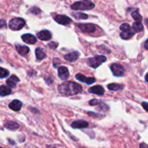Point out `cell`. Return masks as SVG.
I'll use <instances>...</instances> for the list:
<instances>
[{"label": "cell", "instance_id": "d6a6232c", "mask_svg": "<svg viewBox=\"0 0 148 148\" xmlns=\"http://www.w3.org/2000/svg\"><path fill=\"white\" fill-rule=\"evenodd\" d=\"M142 105L144 107V109L146 110V111H147V109H148V103L146 102H143V103H142Z\"/></svg>", "mask_w": 148, "mask_h": 148}, {"label": "cell", "instance_id": "277c9868", "mask_svg": "<svg viewBox=\"0 0 148 148\" xmlns=\"http://www.w3.org/2000/svg\"><path fill=\"white\" fill-rule=\"evenodd\" d=\"M25 26V20L22 17H14L9 23V28L12 30H20Z\"/></svg>", "mask_w": 148, "mask_h": 148}, {"label": "cell", "instance_id": "83f0119b", "mask_svg": "<svg viewBox=\"0 0 148 148\" xmlns=\"http://www.w3.org/2000/svg\"><path fill=\"white\" fill-rule=\"evenodd\" d=\"M120 29L121 31H128V30H131V26L128 23H123L120 26Z\"/></svg>", "mask_w": 148, "mask_h": 148}, {"label": "cell", "instance_id": "8fae6325", "mask_svg": "<svg viewBox=\"0 0 148 148\" xmlns=\"http://www.w3.org/2000/svg\"><path fill=\"white\" fill-rule=\"evenodd\" d=\"M88 126H89L88 122L83 120H75L71 123V126L73 129H85V128H88Z\"/></svg>", "mask_w": 148, "mask_h": 148}, {"label": "cell", "instance_id": "1f68e13d", "mask_svg": "<svg viewBox=\"0 0 148 148\" xmlns=\"http://www.w3.org/2000/svg\"><path fill=\"white\" fill-rule=\"evenodd\" d=\"M88 114H89V115L95 116V117H101V114H97V113H92V112H88Z\"/></svg>", "mask_w": 148, "mask_h": 148}, {"label": "cell", "instance_id": "4dcf8cb0", "mask_svg": "<svg viewBox=\"0 0 148 148\" xmlns=\"http://www.w3.org/2000/svg\"><path fill=\"white\" fill-rule=\"evenodd\" d=\"M7 26V23H6V20L4 19H0V29L1 28H4Z\"/></svg>", "mask_w": 148, "mask_h": 148}, {"label": "cell", "instance_id": "d4e9b609", "mask_svg": "<svg viewBox=\"0 0 148 148\" xmlns=\"http://www.w3.org/2000/svg\"><path fill=\"white\" fill-rule=\"evenodd\" d=\"M132 28L134 29V30L137 33H139V32H141L142 30H143V25L142 23H137V22H135V23H133L132 25Z\"/></svg>", "mask_w": 148, "mask_h": 148}, {"label": "cell", "instance_id": "4316f807", "mask_svg": "<svg viewBox=\"0 0 148 148\" xmlns=\"http://www.w3.org/2000/svg\"><path fill=\"white\" fill-rule=\"evenodd\" d=\"M30 12L33 15H38L41 13V10L38 7H32L30 9Z\"/></svg>", "mask_w": 148, "mask_h": 148}, {"label": "cell", "instance_id": "7402d4cb", "mask_svg": "<svg viewBox=\"0 0 148 148\" xmlns=\"http://www.w3.org/2000/svg\"><path fill=\"white\" fill-rule=\"evenodd\" d=\"M72 15L75 17L76 20H87L88 18V15L83 12H72Z\"/></svg>", "mask_w": 148, "mask_h": 148}, {"label": "cell", "instance_id": "f35d334b", "mask_svg": "<svg viewBox=\"0 0 148 148\" xmlns=\"http://www.w3.org/2000/svg\"><path fill=\"white\" fill-rule=\"evenodd\" d=\"M1 62V59H0V62Z\"/></svg>", "mask_w": 148, "mask_h": 148}, {"label": "cell", "instance_id": "52a82bcc", "mask_svg": "<svg viewBox=\"0 0 148 148\" xmlns=\"http://www.w3.org/2000/svg\"><path fill=\"white\" fill-rule=\"evenodd\" d=\"M54 20L59 24L64 25V26L70 24L72 22V20L70 17H67L64 15H57L56 17H54Z\"/></svg>", "mask_w": 148, "mask_h": 148}, {"label": "cell", "instance_id": "d6986e66", "mask_svg": "<svg viewBox=\"0 0 148 148\" xmlns=\"http://www.w3.org/2000/svg\"><path fill=\"white\" fill-rule=\"evenodd\" d=\"M36 56L38 60H42L44 58H46V54L42 48L37 47L36 49Z\"/></svg>", "mask_w": 148, "mask_h": 148}, {"label": "cell", "instance_id": "7c38bea8", "mask_svg": "<svg viewBox=\"0 0 148 148\" xmlns=\"http://www.w3.org/2000/svg\"><path fill=\"white\" fill-rule=\"evenodd\" d=\"M37 36L38 37L39 39L43 41H48L49 39H51L52 35L49 30H40V32L37 33Z\"/></svg>", "mask_w": 148, "mask_h": 148}, {"label": "cell", "instance_id": "5b68a950", "mask_svg": "<svg viewBox=\"0 0 148 148\" xmlns=\"http://www.w3.org/2000/svg\"><path fill=\"white\" fill-rule=\"evenodd\" d=\"M77 27L84 33H91L96 30L97 26L92 23H79Z\"/></svg>", "mask_w": 148, "mask_h": 148}, {"label": "cell", "instance_id": "8992f818", "mask_svg": "<svg viewBox=\"0 0 148 148\" xmlns=\"http://www.w3.org/2000/svg\"><path fill=\"white\" fill-rule=\"evenodd\" d=\"M111 71L115 76H123L125 73V69L121 65L118 63H114L111 65Z\"/></svg>", "mask_w": 148, "mask_h": 148}, {"label": "cell", "instance_id": "9a60e30c", "mask_svg": "<svg viewBox=\"0 0 148 148\" xmlns=\"http://www.w3.org/2000/svg\"><path fill=\"white\" fill-rule=\"evenodd\" d=\"M23 106V103L18 100H14L9 104V107L14 111H19Z\"/></svg>", "mask_w": 148, "mask_h": 148}, {"label": "cell", "instance_id": "f546056e", "mask_svg": "<svg viewBox=\"0 0 148 148\" xmlns=\"http://www.w3.org/2000/svg\"><path fill=\"white\" fill-rule=\"evenodd\" d=\"M58 45H59V44H58L57 42L51 41V42H50V43H49V44H48V46H49V47L50 48V49H56V48H57Z\"/></svg>", "mask_w": 148, "mask_h": 148}, {"label": "cell", "instance_id": "5bb4252c", "mask_svg": "<svg viewBox=\"0 0 148 148\" xmlns=\"http://www.w3.org/2000/svg\"><path fill=\"white\" fill-rule=\"evenodd\" d=\"M88 91L90 93H92V94H97V95H103L104 94V90L103 87L101 85H97L95 86L90 87V88L88 89Z\"/></svg>", "mask_w": 148, "mask_h": 148}, {"label": "cell", "instance_id": "d590c367", "mask_svg": "<svg viewBox=\"0 0 148 148\" xmlns=\"http://www.w3.org/2000/svg\"><path fill=\"white\" fill-rule=\"evenodd\" d=\"M147 42H148V39L145 41V49H148V46H147Z\"/></svg>", "mask_w": 148, "mask_h": 148}, {"label": "cell", "instance_id": "e0dca14e", "mask_svg": "<svg viewBox=\"0 0 148 148\" xmlns=\"http://www.w3.org/2000/svg\"><path fill=\"white\" fill-rule=\"evenodd\" d=\"M15 48L18 53L22 56H25L30 52V48L27 46H22V45H15Z\"/></svg>", "mask_w": 148, "mask_h": 148}, {"label": "cell", "instance_id": "6da1fadb", "mask_svg": "<svg viewBox=\"0 0 148 148\" xmlns=\"http://www.w3.org/2000/svg\"><path fill=\"white\" fill-rule=\"evenodd\" d=\"M82 90V86L73 81H65L58 86L59 94L63 96L76 95L80 93Z\"/></svg>", "mask_w": 148, "mask_h": 148}, {"label": "cell", "instance_id": "ffe728a7", "mask_svg": "<svg viewBox=\"0 0 148 148\" xmlns=\"http://www.w3.org/2000/svg\"><path fill=\"white\" fill-rule=\"evenodd\" d=\"M11 93L12 90L9 86L4 85L0 86V96L1 97H5V96L10 95Z\"/></svg>", "mask_w": 148, "mask_h": 148}, {"label": "cell", "instance_id": "3957f363", "mask_svg": "<svg viewBox=\"0 0 148 148\" xmlns=\"http://www.w3.org/2000/svg\"><path fill=\"white\" fill-rule=\"evenodd\" d=\"M106 59V57H105L104 55H97L93 57L88 58L87 60V63L91 68H97L100 65H102L103 62H105Z\"/></svg>", "mask_w": 148, "mask_h": 148}, {"label": "cell", "instance_id": "4fadbf2b", "mask_svg": "<svg viewBox=\"0 0 148 148\" xmlns=\"http://www.w3.org/2000/svg\"><path fill=\"white\" fill-rule=\"evenodd\" d=\"M20 82V79L16 75H12L7 80L6 84L10 89H14L17 86V83Z\"/></svg>", "mask_w": 148, "mask_h": 148}, {"label": "cell", "instance_id": "30bf717a", "mask_svg": "<svg viewBox=\"0 0 148 148\" xmlns=\"http://www.w3.org/2000/svg\"><path fill=\"white\" fill-rule=\"evenodd\" d=\"M21 38L23 41L29 44H34L37 42V39H36V36L30 34V33H25V34L22 35Z\"/></svg>", "mask_w": 148, "mask_h": 148}, {"label": "cell", "instance_id": "484cf974", "mask_svg": "<svg viewBox=\"0 0 148 148\" xmlns=\"http://www.w3.org/2000/svg\"><path fill=\"white\" fill-rule=\"evenodd\" d=\"M10 75V71L5 68H0V78H4Z\"/></svg>", "mask_w": 148, "mask_h": 148}, {"label": "cell", "instance_id": "f1b7e54d", "mask_svg": "<svg viewBox=\"0 0 148 148\" xmlns=\"http://www.w3.org/2000/svg\"><path fill=\"white\" fill-rule=\"evenodd\" d=\"M101 102H102L101 100H97V99H92V100H90L89 101L90 105H92V106L96 105V104H101Z\"/></svg>", "mask_w": 148, "mask_h": 148}, {"label": "cell", "instance_id": "44dd1931", "mask_svg": "<svg viewBox=\"0 0 148 148\" xmlns=\"http://www.w3.org/2000/svg\"><path fill=\"white\" fill-rule=\"evenodd\" d=\"M107 88L111 91H120V90L124 89V86L122 84H119L114 83V84H110L107 86Z\"/></svg>", "mask_w": 148, "mask_h": 148}, {"label": "cell", "instance_id": "836d02e7", "mask_svg": "<svg viewBox=\"0 0 148 148\" xmlns=\"http://www.w3.org/2000/svg\"><path fill=\"white\" fill-rule=\"evenodd\" d=\"M140 148H148L147 145L145 143H140Z\"/></svg>", "mask_w": 148, "mask_h": 148}, {"label": "cell", "instance_id": "ac0fdd59", "mask_svg": "<svg viewBox=\"0 0 148 148\" xmlns=\"http://www.w3.org/2000/svg\"><path fill=\"white\" fill-rule=\"evenodd\" d=\"M4 126L6 129L10 131H15L20 128V125L18 123L14 121H11V120H9V121L6 122L4 123Z\"/></svg>", "mask_w": 148, "mask_h": 148}, {"label": "cell", "instance_id": "7a4b0ae2", "mask_svg": "<svg viewBox=\"0 0 148 148\" xmlns=\"http://www.w3.org/2000/svg\"><path fill=\"white\" fill-rule=\"evenodd\" d=\"M95 7V4L91 0H82L76 1L71 5L73 10H90Z\"/></svg>", "mask_w": 148, "mask_h": 148}, {"label": "cell", "instance_id": "603a6c76", "mask_svg": "<svg viewBox=\"0 0 148 148\" xmlns=\"http://www.w3.org/2000/svg\"><path fill=\"white\" fill-rule=\"evenodd\" d=\"M134 35V33L132 30H128V31H122L121 33H120V37L123 39H125V40H127V39H130Z\"/></svg>", "mask_w": 148, "mask_h": 148}, {"label": "cell", "instance_id": "9c48e42d", "mask_svg": "<svg viewBox=\"0 0 148 148\" xmlns=\"http://www.w3.org/2000/svg\"><path fill=\"white\" fill-rule=\"evenodd\" d=\"M75 78L79 80L81 82L85 83L87 84H92L95 82V78L92 77H86L85 75H82L81 73H77L75 75Z\"/></svg>", "mask_w": 148, "mask_h": 148}, {"label": "cell", "instance_id": "e575fe53", "mask_svg": "<svg viewBox=\"0 0 148 148\" xmlns=\"http://www.w3.org/2000/svg\"><path fill=\"white\" fill-rule=\"evenodd\" d=\"M8 142H9V143L11 144V145H16L15 142H14V141L12 140V139H8Z\"/></svg>", "mask_w": 148, "mask_h": 148}, {"label": "cell", "instance_id": "8d00e7d4", "mask_svg": "<svg viewBox=\"0 0 148 148\" xmlns=\"http://www.w3.org/2000/svg\"><path fill=\"white\" fill-rule=\"evenodd\" d=\"M147 75H148V73H147V74H146V75H145V81H146V82H147V81H148V80H147Z\"/></svg>", "mask_w": 148, "mask_h": 148}, {"label": "cell", "instance_id": "cb8c5ba5", "mask_svg": "<svg viewBox=\"0 0 148 148\" xmlns=\"http://www.w3.org/2000/svg\"><path fill=\"white\" fill-rule=\"evenodd\" d=\"M132 16L133 19H134L136 22H137V23H141V22L143 21V17H142L141 15L140 14L138 10H134V11L132 13Z\"/></svg>", "mask_w": 148, "mask_h": 148}, {"label": "cell", "instance_id": "74e56055", "mask_svg": "<svg viewBox=\"0 0 148 148\" xmlns=\"http://www.w3.org/2000/svg\"><path fill=\"white\" fill-rule=\"evenodd\" d=\"M47 148H56V147H48Z\"/></svg>", "mask_w": 148, "mask_h": 148}, {"label": "cell", "instance_id": "2e32d148", "mask_svg": "<svg viewBox=\"0 0 148 148\" xmlns=\"http://www.w3.org/2000/svg\"><path fill=\"white\" fill-rule=\"evenodd\" d=\"M79 56V53L78 52H70V53L66 54V55H64V59H66V60H67L68 62H75V61L78 59Z\"/></svg>", "mask_w": 148, "mask_h": 148}, {"label": "cell", "instance_id": "ba28073f", "mask_svg": "<svg viewBox=\"0 0 148 148\" xmlns=\"http://www.w3.org/2000/svg\"><path fill=\"white\" fill-rule=\"evenodd\" d=\"M58 76L60 79L66 81L69 77V70L65 66H60L58 68Z\"/></svg>", "mask_w": 148, "mask_h": 148}]
</instances>
